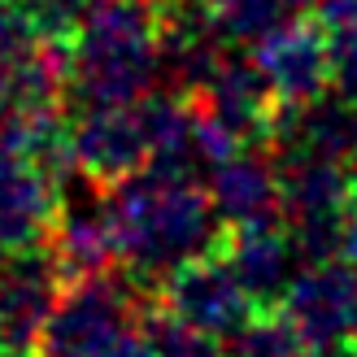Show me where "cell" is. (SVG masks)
Wrapping results in <instances>:
<instances>
[{
  "mask_svg": "<svg viewBox=\"0 0 357 357\" xmlns=\"http://www.w3.org/2000/svg\"><path fill=\"white\" fill-rule=\"evenodd\" d=\"M327 44H331V87L349 105H357V26L327 31Z\"/></svg>",
  "mask_w": 357,
  "mask_h": 357,
  "instance_id": "obj_18",
  "label": "cell"
},
{
  "mask_svg": "<svg viewBox=\"0 0 357 357\" xmlns=\"http://www.w3.org/2000/svg\"><path fill=\"white\" fill-rule=\"evenodd\" d=\"M66 283L61 261L48 244L0 253V349L35 353L40 327Z\"/></svg>",
  "mask_w": 357,
  "mask_h": 357,
  "instance_id": "obj_8",
  "label": "cell"
},
{
  "mask_svg": "<svg viewBox=\"0 0 357 357\" xmlns=\"http://www.w3.org/2000/svg\"><path fill=\"white\" fill-rule=\"evenodd\" d=\"M48 248L61 261L66 279L118 266V231H114L109 188L79 170L70 174L57 188V213H52V227H48Z\"/></svg>",
  "mask_w": 357,
  "mask_h": 357,
  "instance_id": "obj_4",
  "label": "cell"
},
{
  "mask_svg": "<svg viewBox=\"0 0 357 357\" xmlns=\"http://www.w3.org/2000/svg\"><path fill=\"white\" fill-rule=\"evenodd\" d=\"M52 213H57V183L0 149V253L48 244Z\"/></svg>",
  "mask_w": 357,
  "mask_h": 357,
  "instance_id": "obj_13",
  "label": "cell"
},
{
  "mask_svg": "<svg viewBox=\"0 0 357 357\" xmlns=\"http://www.w3.org/2000/svg\"><path fill=\"white\" fill-rule=\"evenodd\" d=\"M196 105L227 131V139L236 149L271 144V135H275L279 100L253 52H240V48L222 52V61L213 66V75L196 92Z\"/></svg>",
  "mask_w": 357,
  "mask_h": 357,
  "instance_id": "obj_7",
  "label": "cell"
},
{
  "mask_svg": "<svg viewBox=\"0 0 357 357\" xmlns=\"http://www.w3.org/2000/svg\"><path fill=\"white\" fill-rule=\"evenodd\" d=\"M213 9H218V22L231 44H257L271 31L305 17L296 0H213Z\"/></svg>",
  "mask_w": 357,
  "mask_h": 357,
  "instance_id": "obj_17",
  "label": "cell"
},
{
  "mask_svg": "<svg viewBox=\"0 0 357 357\" xmlns=\"http://www.w3.org/2000/svg\"><path fill=\"white\" fill-rule=\"evenodd\" d=\"M205 188H209V201H213V209H218V218H222L227 231L283 222V209H279V170H275L271 144L236 149L218 170L209 174Z\"/></svg>",
  "mask_w": 357,
  "mask_h": 357,
  "instance_id": "obj_11",
  "label": "cell"
},
{
  "mask_svg": "<svg viewBox=\"0 0 357 357\" xmlns=\"http://www.w3.org/2000/svg\"><path fill=\"white\" fill-rule=\"evenodd\" d=\"M349 170H353V178H357V149H353V157H349Z\"/></svg>",
  "mask_w": 357,
  "mask_h": 357,
  "instance_id": "obj_20",
  "label": "cell"
},
{
  "mask_svg": "<svg viewBox=\"0 0 357 357\" xmlns=\"http://www.w3.org/2000/svg\"><path fill=\"white\" fill-rule=\"evenodd\" d=\"M153 301V288L127 266L66 279L40 327L35 357H118Z\"/></svg>",
  "mask_w": 357,
  "mask_h": 357,
  "instance_id": "obj_3",
  "label": "cell"
},
{
  "mask_svg": "<svg viewBox=\"0 0 357 357\" xmlns=\"http://www.w3.org/2000/svg\"><path fill=\"white\" fill-rule=\"evenodd\" d=\"M157 0H92L66 40V105H131L157 87Z\"/></svg>",
  "mask_w": 357,
  "mask_h": 357,
  "instance_id": "obj_2",
  "label": "cell"
},
{
  "mask_svg": "<svg viewBox=\"0 0 357 357\" xmlns=\"http://www.w3.org/2000/svg\"><path fill=\"white\" fill-rule=\"evenodd\" d=\"M109 209L118 231V266H127L153 292L174 266L213 253L227 236L209 188L153 166H139L109 183Z\"/></svg>",
  "mask_w": 357,
  "mask_h": 357,
  "instance_id": "obj_1",
  "label": "cell"
},
{
  "mask_svg": "<svg viewBox=\"0 0 357 357\" xmlns=\"http://www.w3.org/2000/svg\"><path fill=\"white\" fill-rule=\"evenodd\" d=\"M70 144H75V166L79 174L96 183H118L131 170L149 162V131L139 100L131 105H87L70 122Z\"/></svg>",
  "mask_w": 357,
  "mask_h": 357,
  "instance_id": "obj_9",
  "label": "cell"
},
{
  "mask_svg": "<svg viewBox=\"0 0 357 357\" xmlns=\"http://www.w3.org/2000/svg\"><path fill=\"white\" fill-rule=\"evenodd\" d=\"M157 305L170 310L174 318H183L188 327L213 335V340H227V335H236L248 318H253V301L248 292L236 283V275L227 271V261L218 257V248L213 253H201L183 266H174V271L157 283Z\"/></svg>",
  "mask_w": 357,
  "mask_h": 357,
  "instance_id": "obj_5",
  "label": "cell"
},
{
  "mask_svg": "<svg viewBox=\"0 0 357 357\" xmlns=\"http://www.w3.org/2000/svg\"><path fill=\"white\" fill-rule=\"evenodd\" d=\"M271 153H275V170H279L283 222L327 218V213H340L353 201L357 178H353V170L344 162L314 157V153H296V149H271Z\"/></svg>",
  "mask_w": 357,
  "mask_h": 357,
  "instance_id": "obj_14",
  "label": "cell"
},
{
  "mask_svg": "<svg viewBox=\"0 0 357 357\" xmlns=\"http://www.w3.org/2000/svg\"><path fill=\"white\" fill-rule=\"evenodd\" d=\"M227 357H318L283 310H253V318L227 335Z\"/></svg>",
  "mask_w": 357,
  "mask_h": 357,
  "instance_id": "obj_16",
  "label": "cell"
},
{
  "mask_svg": "<svg viewBox=\"0 0 357 357\" xmlns=\"http://www.w3.org/2000/svg\"><path fill=\"white\" fill-rule=\"evenodd\" d=\"M271 149H296V153L331 157V162L349 166V157L357 149V105H349L340 92H335V96L323 92L310 105L279 109Z\"/></svg>",
  "mask_w": 357,
  "mask_h": 357,
  "instance_id": "obj_15",
  "label": "cell"
},
{
  "mask_svg": "<svg viewBox=\"0 0 357 357\" xmlns=\"http://www.w3.org/2000/svg\"><path fill=\"white\" fill-rule=\"evenodd\" d=\"M218 257L227 261V271L236 275V283L248 292L257 310H271L283 301L288 283L301 271L296 244L283 222H266V227H240L227 231L218 244Z\"/></svg>",
  "mask_w": 357,
  "mask_h": 357,
  "instance_id": "obj_12",
  "label": "cell"
},
{
  "mask_svg": "<svg viewBox=\"0 0 357 357\" xmlns=\"http://www.w3.org/2000/svg\"><path fill=\"white\" fill-rule=\"evenodd\" d=\"M118 357H157V353H153V344L144 340V335H139V331H135V335H131V340H127V344H122V353H118Z\"/></svg>",
  "mask_w": 357,
  "mask_h": 357,
  "instance_id": "obj_19",
  "label": "cell"
},
{
  "mask_svg": "<svg viewBox=\"0 0 357 357\" xmlns=\"http://www.w3.org/2000/svg\"><path fill=\"white\" fill-rule=\"evenodd\" d=\"M279 310L314 349L357 344V261L331 257L301 266Z\"/></svg>",
  "mask_w": 357,
  "mask_h": 357,
  "instance_id": "obj_6",
  "label": "cell"
},
{
  "mask_svg": "<svg viewBox=\"0 0 357 357\" xmlns=\"http://www.w3.org/2000/svg\"><path fill=\"white\" fill-rule=\"evenodd\" d=\"M253 57L271 79L279 109L310 105L331 87V44L318 17H296V22L271 31L253 44Z\"/></svg>",
  "mask_w": 357,
  "mask_h": 357,
  "instance_id": "obj_10",
  "label": "cell"
}]
</instances>
